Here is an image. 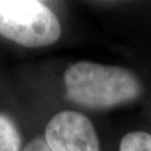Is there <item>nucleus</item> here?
Returning a JSON list of instances; mask_svg holds the SVG:
<instances>
[{"mask_svg":"<svg viewBox=\"0 0 151 151\" xmlns=\"http://www.w3.org/2000/svg\"><path fill=\"white\" fill-rule=\"evenodd\" d=\"M22 139L15 123L5 114H0V151H19Z\"/></svg>","mask_w":151,"mask_h":151,"instance_id":"obj_4","label":"nucleus"},{"mask_svg":"<svg viewBox=\"0 0 151 151\" xmlns=\"http://www.w3.org/2000/svg\"><path fill=\"white\" fill-rule=\"evenodd\" d=\"M60 22L42 1L0 0V35L25 47H44L60 37Z\"/></svg>","mask_w":151,"mask_h":151,"instance_id":"obj_2","label":"nucleus"},{"mask_svg":"<svg viewBox=\"0 0 151 151\" xmlns=\"http://www.w3.org/2000/svg\"><path fill=\"white\" fill-rule=\"evenodd\" d=\"M24 151H52V149L49 148L45 139L36 138V139H32L30 142H28Z\"/></svg>","mask_w":151,"mask_h":151,"instance_id":"obj_6","label":"nucleus"},{"mask_svg":"<svg viewBox=\"0 0 151 151\" xmlns=\"http://www.w3.org/2000/svg\"><path fill=\"white\" fill-rule=\"evenodd\" d=\"M119 151H151V134L143 131L129 132L121 140Z\"/></svg>","mask_w":151,"mask_h":151,"instance_id":"obj_5","label":"nucleus"},{"mask_svg":"<svg viewBox=\"0 0 151 151\" xmlns=\"http://www.w3.org/2000/svg\"><path fill=\"white\" fill-rule=\"evenodd\" d=\"M66 97L88 109H110L141 94L138 77L128 68L81 60L64 73Z\"/></svg>","mask_w":151,"mask_h":151,"instance_id":"obj_1","label":"nucleus"},{"mask_svg":"<svg viewBox=\"0 0 151 151\" xmlns=\"http://www.w3.org/2000/svg\"><path fill=\"white\" fill-rule=\"evenodd\" d=\"M52 151H100L96 132L90 119L74 111L54 115L45 129Z\"/></svg>","mask_w":151,"mask_h":151,"instance_id":"obj_3","label":"nucleus"}]
</instances>
